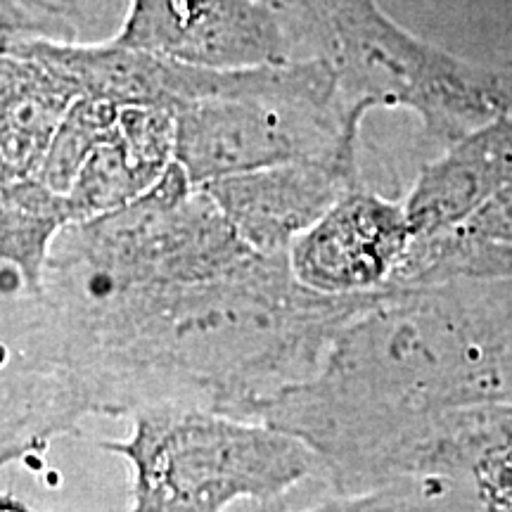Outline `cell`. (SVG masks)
Listing matches in <instances>:
<instances>
[{
  "label": "cell",
  "mask_w": 512,
  "mask_h": 512,
  "mask_svg": "<svg viewBox=\"0 0 512 512\" xmlns=\"http://www.w3.org/2000/svg\"><path fill=\"white\" fill-rule=\"evenodd\" d=\"M117 46L214 69L287 62V43L259 0H133Z\"/></svg>",
  "instance_id": "277c9868"
},
{
  "label": "cell",
  "mask_w": 512,
  "mask_h": 512,
  "mask_svg": "<svg viewBox=\"0 0 512 512\" xmlns=\"http://www.w3.org/2000/svg\"><path fill=\"white\" fill-rule=\"evenodd\" d=\"M79 98V86L53 64L29 53L19 41L5 46L3 183L38 176L55 133Z\"/></svg>",
  "instance_id": "ba28073f"
},
{
  "label": "cell",
  "mask_w": 512,
  "mask_h": 512,
  "mask_svg": "<svg viewBox=\"0 0 512 512\" xmlns=\"http://www.w3.org/2000/svg\"><path fill=\"white\" fill-rule=\"evenodd\" d=\"M119 112L121 107L110 100L86 98V95L76 100L64 117L60 131L55 133L46 162L34 178L46 183L57 195L67 197L88 157L119 119Z\"/></svg>",
  "instance_id": "8fae6325"
},
{
  "label": "cell",
  "mask_w": 512,
  "mask_h": 512,
  "mask_svg": "<svg viewBox=\"0 0 512 512\" xmlns=\"http://www.w3.org/2000/svg\"><path fill=\"white\" fill-rule=\"evenodd\" d=\"M176 164L192 188L285 164H328L356 174L358 131L337 95L249 93L176 112Z\"/></svg>",
  "instance_id": "3957f363"
},
{
  "label": "cell",
  "mask_w": 512,
  "mask_h": 512,
  "mask_svg": "<svg viewBox=\"0 0 512 512\" xmlns=\"http://www.w3.org/2000/svg\"><path fill=\"white\" fill-rule=\"evenodd\" d=\"M176 112L121 107L67 195L74 223L117 214L155 190L176 162Z\"/></svg>",
  "instance_id": "52a82bcc"
},
{
  "label": "cell",
  "mask_w": 512,
  "mask_h": 512,
  "mask_svg": "<svg viewBox=\"0 0 512 512\" xmlns=\"http://www.w3.org/2000/svg\"><path fill=\"white\" fill-rule=\"evenodd\" d=\"M411 238L406 209L354 188L292 242V275L325 297L363 294L403 264Z\"/></svg>",
  "instance_id": "5b68a950"
},
{
  "label": "cell",
  "mask_w": 512,
  "mask_h": 512,
  "mask_svg": "<svg viewBox=\"0 0 512 512\" xmlns=\"http://www.w3.org/2000/svg\"><path fill=\"white\" fill-rule=\"evenodd\" d=\"M67 226H74L67 197L38 178L3 183V261L31 292L46 283L50 245Z\"/></svg>",
  "instance_id": "30bf717a"
},
{
  "label": "cell",
  "mask_w": 512,
  "mask_h": 512,
  "mask_svg": "<svg viewBox=\"0 0 512 512\" xmlns=\"http://www.w3.org/2000/svg\"><path fill=\"white\" fill-rule=\"evenodd\" d=\"M3 512H29V510H24L22 505H17L15 501H8V498H5V501H3Z\"/></svg>",
  "instance_id": "7c38bea8"
},
{
  "label": "cell",
  "mask_w": 512,
  "mask_h": 512,
  "mask_svg": "<svg viewBox=\"0 0 512 512\" xmlns=\"http://www.w3.org/2000/svg\"><path fill=\"white\" fill-rule=\"evenodd\" d=\"M354 188L356 174L304 162L221 178L200 190L207 192L249 249L275 256L290 249Z\"/></svg>",
  "instance_id": "8992f818"
},
{
  "label": "cell",
  "mask_w": 512,
  "mask_h": 512,
  "mask_svg": "<svg viewBox=\"0 0 512 512\" xmlns=\"http://www.w3.org/2000/svg\"><path fill=\"white\" fill-rule=\"evenodd\" d=\"M133 465L131 512H223L238 498H273L311 470L292 434L204 411L152 406L124 444H102Z\"/></svg>",
  "instance_id": "6da1fadb"
},
{
  "label": "cell",
  "mask_w": 512,
  "mask_h": 512,
  "mask_svg": "<svg viewBox=\"0 0 512 512\" xmlns=\"http://www.w3.org/2000/svg\"><path fill=\"white\" fill-rule=\"evenodd\" d=\"M337 98L351 128L373 105L411 107L434 136L463 140L512 114V76L486 72L406 34L373 0H330Z\"/></svg>",
  "instance_id": "7a4b0ae2"
},
{
  "label": "cell",
  "mask_w": 512,
  "mask_h": 512,
  "mask_svg": "<svg viewBox=\"0 0 512 512\" xmlns=\"http://www.w3.org/2000/svg\"><path fill=\"white\" fill-rule=\"evenodd\" d=\"M512 119H498L460 140L444 162L430 166L406 207L413 238H427L467 211L508 176Z\"/></svg>",
  "instance_id": "9c48e42d"
}]
</instances>
